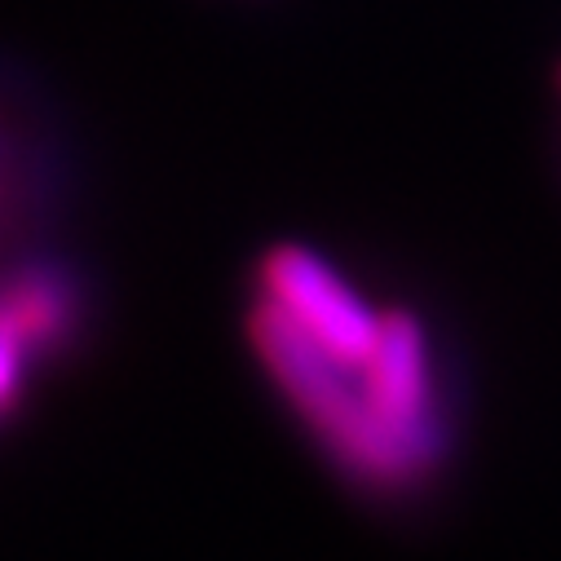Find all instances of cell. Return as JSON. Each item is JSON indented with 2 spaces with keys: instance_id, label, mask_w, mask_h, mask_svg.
I'll return each mask as SVG.
<instances>
[{
  "instance_id": "1",
  "label": "cell",
  "mask_w": 561,
  "mask_h": 561,
  "mask_svg": "<svg viewBox=\"0 0 561 561\" xmlns=\"http://www.w3.org/2000/svg\"><path fill=\"white\" fill-rule=\"evenodd\" d=\"M248 341L274 389L301 415L310 438L341 465V473L376 491H402L434 473L376 415L358 371L328 358L310 336H301L261 297L248 310Z\"/></svg>"
},
{
  "instance_id": "2",
  "label": "cell",
  "mask_w": 561,
  "mask_h": 561,
  "mask_svg": "<svg viewBox=\"0 0 561 561\" xmlns=\"http://www.w3.org/2000/svg\"><path fill=\"white\" fill-rule=\"evenodd\" d=\"M256 297L274 306L341 367H363L376 350L385 310H376L350 278L306 243H274L256 270Z\"/></svg>"
},
{
  "instance_id": "3",
  "label": "cell",
  "mask_w": 561,
  "mask_h": 561,
  "mask_svg": "<svg viewBox=\"0 0 561 561\" xmlns=\"http://www.w3.org/2000/svg\"><path fill=\"white\" fill-rule=\"evenodd\" d=\"M358 380L385 425L430 469H438V460L447 456V415L425 323L411 310H385L376 350L358 367Z\"/></svg>"
},
{
  "instance_id": "4",
  "label": "cell",
  "mask_w": 561,
  "mask_h": 561,
  "mask_svg": "<svg viewBox=\"0 0 561 561\" xmlns=\"http://www.w3.org/2000/svg\"><path fill=\"white\" fill-rule=\"evenodd\" d=\"M80 319V293L58 265H23L0 278V415L23 402L27 376Z\"/></svg>"
}]
</instances>
